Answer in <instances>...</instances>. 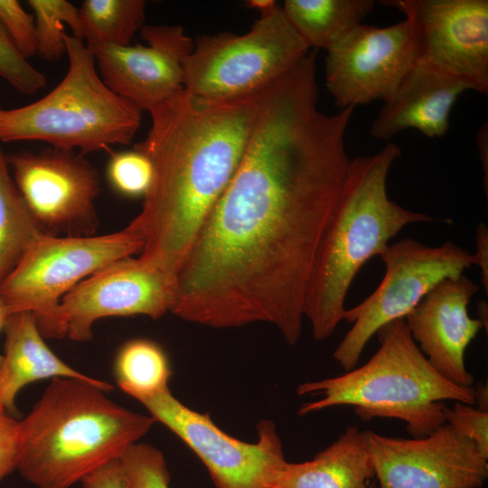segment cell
I'll use <instances>...</instances> for the list:
<instances>
[{
  "instance_id": "cell-1",
  "label": "cell",
  "mask_w": 488,
  "mask_h": 488,
  "mask_svg": "<svg viewBox=\"0 0 488 488\" xmlns=\"http://www.w3.org/2000/svg\"><path fill=\"white\" fill-rule=\"evenodd\" d=\"M311 84L281 80L260 96L241 162L175 277L171 312L212 328L302 333L319 244L351 162V108L326 114Z\"/></svg>"
},
{
  "instance_id": "cell-2",
  "label": "cell",
  "mask_w": 488,
  "mask_h": 488,
  "mask_svg": "<svg viewBox=\"0 0 488 488\" xmlns=\"http://www.w3.org/2000/svg\"><path fill=\"white\" fill-rule=\"evenodd\" d=\"M260 94L213 101L183 89L149 112L151 128L134 148L150 159L153 180L130 224L144 239L138 258L174 281L241 162Z\"/></svg>"
},
{
  "instance_id": "cell-3",
  "label": "cell",
  "mask_w": 488,
  "mask_h": 488,
  "mask_svg": "<svg viewBox=\"0 0 488 488\" xmlns=\"http://www.w3.org/2000/svg\"><path fill=\"white\" fill-rule=\"evenodd\" d=\"M107 381L54 378L18 421L21 474L38 488H69L117 459L155 422L106 397Z\"/></svg>"
},
{
  "instance_id": "cell-4",
  "label": "cell",
  "mask_w": 488,
  "mask_h": 488,
  "mask_svg": "<svg viewBox=\"0 0 488 488\" xmlns=\"http://www.w3.org/2000/svg\"><path fill=\"white\" fill-rule=\"evenodd\" d=\"M400 155V147L389 142L373 155L351 159L319 244L305 298V316L316 341L332 335L343 320L349 289L362 266L380 256L405 226L436 221L389 198L388 175Z\"/></svg>"
},
{
  "instance_id": "cell-5",
  "label": "cell",
  "mask_w": 488,
  "mask_h": 488,
  "mask_svg": "<svg viewBox=\"0 0 488 488\" xmlns=\"http://www.w3.org/2000/svg\"><path fill=\"white\" fill-rule=\"evenodd\" d=\"M377 333L380 347L362 366L298 385V395L323 396L303 404L298 415L353 406L360 419H400L418 438L446 423L444 400L474 405V388L457 386L434 369L413 340L405 318L385 324Z\"/></svg>"
},
{
  "instance_id": "cell-6",
  "label": "cell",
  "mask_w": 488,
  "mask_h": 488,
  "mask_svg": "<svg viewBox=\"0 0 488 488\" xmlns=\"http://www.w3.org/2000/svg\"><path fill=\"white\" fill-rule=\"evenodd\" d=\"M69 67L62 80L29 105L0 110V142L42 141L82 155L128 145L142 111L104 83L85 42L64 34Z\"/></svg>"
},
{
  "instance_id": "cell-7",
  "label": "cell",
  "mask_w": 488,
  "mask_h": 488,
  "mask_svg": "<svg viewBox=\"0 0 488 488\" xmlns=\"http://www.w3.org/2000/svg\"><path fill=\"white\" fill-rule=\"evenodd\" d=\"M193 43L183 64L184 89L213 101L262 92L311 50L277 5L259 12L244 34L205 35Z\"/></svg>"
},
{
  "instance_id": "cell-8",
  "label": "cell",
  "mask_w": 488,
  "mask_h": 488,
  "mask_svg": "<svg viewBox=\"0 0 488 488\" xmlns=\"http://www.w3.org/2000/svg\"><path fill=\"white\" fill-rule=\"evenodd\" d=\"M143 246L142 236L130 223L100 236L42 234L0 284V301L8 315L33 313L42 333L64 295L100 267L140 253Z\"/></svg>"
},
{
  "instance_id": "cell-9",
  "label": "cell",
  "mask_w": 488,
  "mask_h": 488,
  "mask_svg": "<svg viewBox=\"0 0 488 488\" xmlns=\"http://www.w3.org/2000/svg\"><path fill=\"white\" fill-rule=\"evenodd\" d=\"M380 257L386 267L380 284L343 314L352 326L333 357L346 371L356 368L365 346L382 326L405 318L436 284L474 265L473 254L450 240L429 247L407 238L389 245Z\"/></svg>"
},
{
  "instance_id": "cell-10",
  "label": "cell",
  "mask_w": 488,
  "mask_h": 488,
  "mask_svg": "<svg viewBox=\"0 0 488 488\" xmlns=\"http://www.w3.org/2000/svg\"><path fill=\"white\" fill-rule=\"evenodd\" d=\"M137 400L158 421L178 436L206 466L215 488H274L286 465L276 425L258 426V441L250 444L221 430L209 413L201 414L175 399L170 389Z\"/></svg>"
},
{
  "instance_id": "cell-11",
  "label": "cell",
  "mask_w": 488,
  "mask_h": 488,
  "mask_svg": "<svg viewBox=\"0 0 488 488\" xmlns=\"http://www.w3.org/2000/svg\"><path fill=\"white\" fill-rule=\"evenodd\" d=\"M174 283L138 258L115 260L62 296L42 335L84 342L91 339L93 324L100 318L143 314L158 319L171 312Z\"/></svg>"
},
{
  "instance_id": "cell-12",
  "label": "cell",
  "mask_w": 488,
  "mask_h": 488,
  "mask_svg": "<svg viewBox=\"0 0 488 488\" xmlns=\"http://www.w3.org/2000/svg\"><path fill=\"white\" fill-rule=\"evenodd\" d=\"M14 183L43 234L94 236L99 226L97 169L81 153L49 147L5 155Z\"/></svg>"
},
{
  "instance_id": "cell-13",
  "label": "cell",
  "mask_w": 488,
  "mask_h": 488,
  "mask_svg": "<svg viewBox=\"0 0 488 488\" xmlns=\"http://www.w3.org/2000/svg\"><path fill=\"white\" fill-rule=\"evenodd\" d=\"M418 58L408 20L386 27L361 23L327 51L325 85L341 109L384 102Z\"/></svg>"
},
{
  "instance_id": "cell-14",
  "label": "cell",
  "mask_w": 488,
  "mask_h": 488,
  "mask_svg": "<svg viewBox=\"0 0 488 488\" xmlns=\"http://www.w3.org/2000/svg\"><path fill=\"white\" fill-rule=\"evenodd\" d=\"M365 435L380 488H481L488 477V459L447 423L418 438Z\"/></svg>"
},
{
  "instance_id": "cell-15",
  "label": "cell",
  "mask_w": 488,
  "mask_h": 488,
  "mask_svg": "<svg viewBox=\"0 0 488 488\" xmlns=\"http://www.w3.org/2000/svg\"><path fill=\"white\" fill-rule=\"evenodd\" d=\"M411 24L418 58L488 92L487 0H388Z\"/></svg>"
},
{
  "instance_id": "cell-16",
  "label": "cell",
  "mask_w": 488,
  "mask_h": 488,
  "mask_svg": "<svg viewBox=\"0 0 488 488\" xmlns=\"http://www.w3.org/2000/svg\"><path fill=\"white\" fill-rule=\"evenodd\" d=\"M140 32L146 45H86L108 88L150 112L184 89L183 64L194 43L180 25H144Z\"/></svg>"
},
{
  "instance_id": "cell-17",
  "label": "cell",
  "mask_w": 488,
  "mask_h": 488,
  "mask_svg": "<svg viewBox=\"0 0 488 488\" xmlns=\"http://www.w3.org/2000/svg\"><path fill=\"white\" fill-rule=\"evenodd\" d=\"M479 289L464 274L445 278L405 317L413 340L434 369L450 382L465 388L474 383V376L465 367V351L483 327L467 311Z\"/></svg>"
},
{
  "instance_id": "cell-18",
  "label": "cell",
  "mask_w": 488,
  "mask_h": 488,
  "mask_svg": "<svg viewBox=\"0 0 488 488\" xmlns=\"http://www.w3.org/2000/svg\"><path fill=\"white\" fill-rule=\"evenodd\" d=\"M472 90L463 80L418 59L393 95L383 102L372 121L371 135L389 141L415 128L429 138L445 136L451 110L460 94Z\"/></svg>"
},
{
  "instance_id": "cell-19",
  "label": "cell",
  "mask_w": 488,
  "mask_h": 488,
  "mask_svg": "<svg viewBox=\"0 0 488 488\" xmlns=\"http://www.w3.org/2000/svg\"><path fill=\"white\" fill-rule=\"evenodd\" d=\"M3 330L5 343L0 367V412L14 414L17 393L23 386L38 380H97L74 370L52 352L40 333L33 313L9 314Z\"/></svg>"
},
{
  "instance_id": "cell-20",
  "label": "cell",
  "mask_w": 488,
  "mask_h": 488,
  "mask_svg": "<svg viewBox=\"0 0 488 488\" xmlns=\"http://www.w3.org/2000/svg\"><path fill=\"white\" fill-rule=\"evenodd\" d=\"M365 431L349 426L314 459L286 462L274 488H378Z\"/></svg>"
},
{
  "instance_id": "cell-21",
  "label": "cell",
  "mask_w": 488,
  "mask_h": 488,
  "mask_svg": "<svg viewBox=\"0 0 488 488\" xmlns=\"http://www.w3.org/2000/svg\"><path fill=\"white\" fill-rule=\"evenodd\" d=\"M375 5L374 0H286L282 10L311 50L327 52L361 25Z\"/></svg>"
},
{
  "instance_id": "cell-22",
  "label": "cell",
  "mask_w": 488,
  "mask_h": 488,
  "mask_svg": "<svg viewBox=\"0 0 488 488\" xmlns=\"http://www.w3.org/2000/svg\"><path fill=\"white\" fill-rule=\"evenodd\" d=\"M42 234L10 174L0 145V284Z\"/></svg>"
},
{
  "instance_id": "cell-23",
  "label": "cell",
  "mask_w": 488,
  "mask_h": 488,
  "mask_svg": "<svg viewBox=\"0 0 488 488\" xmlns=\"http://www.w3.org/2000/svg\"><path fill=\"white\" fill-rule=\"evenodd\" d=\"M144 0H85L79 8L83 41L87 45L130 44L144 26Z\"/></svg>"
},
{
  "instance_id": "cell-24",
  "label": "cell",
  "mask_w": 488,
  "mask_h": 488,
  "mask_svg": "<svg viewBox=\"0 0 488 488\" xmlns=\"http://www.w3.org/2000/svg\"><path fill=\"white\" fill-rule=\"evenodd\" d=\"M120 389L136 399L168 388L172 375L164 350L146 339H134L118 351L114 365Z\"/></svg>"
},
{
  "instance_id": "cell-25",
  "label": "cell",
  "mask_w": 488,
  "mask_h": 488,
  "mask_svg": "<svg viewBox=\"0 0 488 488\" xmlns=\"http://www.w3.org/2000/svg\"><path fill=\"white\" fill-rule=\"evenodd\" d=\"M27 5L34 14L37 54L43 60L57 61L66 54L65 25L73 37L83 41L79 8L70 2L28 0Z\"/></svg>"
},
{
  "instance_id": "cell-26",
  "label": "cell",
  "mask_w": 488,
  "mask_h": 488,
  "mask_svg": "<svg viewBox=\"0 0 488 488\" xmlns=\"http://www.w3.org/2000/svg\"><path fill=\"white\" fill-rule=\"evenodd\" d=\"M109 153L107 176L112 188L126 197H145L153 180V165L148 156L136 148Z\"/></svg>"
},
{
  "instance_id": "cell-27",
  "label": "cell",
  "mask_w": 488,
  "mask_h": 488,
  "mask_svg": "<svg viewBox=\"0 0 488 488\" xmlns=\"http://www.w3.org/2000/svg\"><path fill=\"white\" fill-rule=\"evenodd\" d=\"M131 488H169L164 455L146 443L131 445L119 457Z\"/></svg>"
},
{
  "instance_id": "cell-28",
  "label": "cell",
  "mask_w": 488,
  "mask_h": 488,
  "mask_svg": "<svg viewBox=\"0 0 488 488\" xmlns=\"http://www.w3.org/2000/svg\"><path fill=\"white\" fill-rule=\"evenodd\" d=\"M0 77L15 90L24 95L34 94L46 84L44 75L33 67L21 54L1 23Z\"/></svg>"
},
{
  "instance_id": "cell-29",
  "label": "cell",
  "mask_w": 488,
  "mask_h": 488,
  "mask_svg": "<svg viewBox=\"0 0 488 488\" xmlns=\"http://www.w3.org/2000/svg\"><path fill=\"white\" fill-rule=\"evenodd\" d=\"M0 23L24 58L37 53L34 16L16 0H0Z\"/></svg>"
},
{
  "instance_id": "cell-30",
  "label": "cell",
  "mask_w": 488,
  "mask_h": 488,
  "mask_svg": "<svg viewBox=\"0 0 488 488\" xmlns=\"http://www.w3.org/2000/svg\"><path fill=\"white\" fill-rule=\"evenodd\" d=\"M444 414L446 423L471 440L482 455L488 459V410L455 401L452 408L446 405Z\"/></svg>"
},
{
  "instance_id": "cell-31",
  "label": "cell",
  "mask_w": 488,
  "mask_h": 488,
  "mask_svg": "<svg viewBox=\"0 0 488 488\" xmlns=\"http://www.w3.org/2000/svg\"><path fill=\"white\" fill-rule=\"evenodd\" d=\"M18 421L0 412V480L16 468Z\"/></svg>"
},
{
  "instance_id": "cell-32",
  "label": "cell",
  "mask_w": 488,
  "mask_h": 488,
  "mask_svg": "<svg viewBox=\"0 0 488 488\" xmlns=\"http://www.w3.org/2000/svg\"><path fill=\"white\" fill-rule=\"evenodd\" d=\"M80 482L82 488H131L119 458L92 471Z\"/></svg>"
},
{
  "instance_id": "cell-33",
  "label": "cell",
  "mask_w": 488,
  "mask_h": 488,
  "mask_svg": "<svg viewBox=\"0 0 488 488\" xmlns=\"http://www.w3.org/2000/svg\"><path fill=\"white\" fill-rule=\"evenodd\" d=\"M476 252L473 254L474 265L481 269V283L488 294V227L481 221L475 229Z\"/></svg>"
},
{
  "instance_id": "cell-34",
  "label": "cell",
  "mask_w": 488,
  "mask_h": 488,
  "mask_svg": "<svg viewBox=\"0 0 488 488\" xmlns=\"http://www.w3.org/2000/svg\"><path fill=\"white\" fill-rule=\"evenodd\" d=\"M477 144H478V147H479V151H480V155H481V160H482V164H483V172H485V182L483 183V186L485 187V193L487 195V192H488V189H487V186H488V182H487V179H488V174H487V170H488V166H487V126H483L479 133H478V137H477Z\"/></svg>"
},
{
  "instance_id": "cell-35",
  "label": "cell",
  "mask_w": 488,
  "mask_h": 488,
  "mask_svg": "<svg viewBox=\"0 0 488 488\" xmlns=\"http://www.w3.org/2000/svg\"><path fill=\"white\" fill-rule=\"evenodd\" d=\"M474 391V405L478 406L477 408L482 410H487L488 403V389L487 385L482 382H477Z\"/></svg>"
},
{
  "instance_id": "cell-36",
  "label": "cell",
  "mask_w": 488,
  "mask_h": 488,
  "mask_svg": "<svg viewBox=\"0 0 488 488\" xmlns=\"http://www.w3.org/2000/svg\"><path fill=\"white\" fill-rule=\"evenodd\" d=\"M476 311L478 315V320L481 321L483 324V326H485V330H487V311L488 306L485 300H479L476 304Z\"/></svg>"
},
{
  "instance_id": "cell-37",
  "label": "cell",
  "mask_w": 488,
  "mask_h": 488,
  "mask_svg": "<svg viewBox=\"0 0 488 488\" xmlns=\"http://www.w3.org/2000/svg\"><path fill=\"white\" fill-rule=\"evenodd\" d=\"M248 3L250 7L257 9L258 12L267 10L277 5L276 2L272 0H251Z\"/></svg>"
},
{
  "instance_id": "cell-38",
  "label": "cell",
  "mask_w": 488,
  "mask_h": 488,
  "mask_svg": "<svg viewBox=\"0 0 488 488\" xmlns=\"http://www.w3.org/2000/svg\"><path fill=\"white\" fill-rule=\"evenodd\" d=\"M7 317H8V314H7L4 305L0 301V330H2L4 328V325L5 324V321H6ZM2 361H3V355L0 354V367H1Z\"/></svg>"
},
{
  "instance_id": "cell-39",
  "label": "cell",
  "mask_w": 488,
  "mask_h": 488,
  "mask_svg": "<svg viewBox=\"0 0 488 488\" xmlns=\"http://www.w3.org/2000/svg\"><path fill=\"white\" fill-rule=\"evenodd\" d=\"M0 110H1V108H0Z\"/></svg>"
}]
</instances>
